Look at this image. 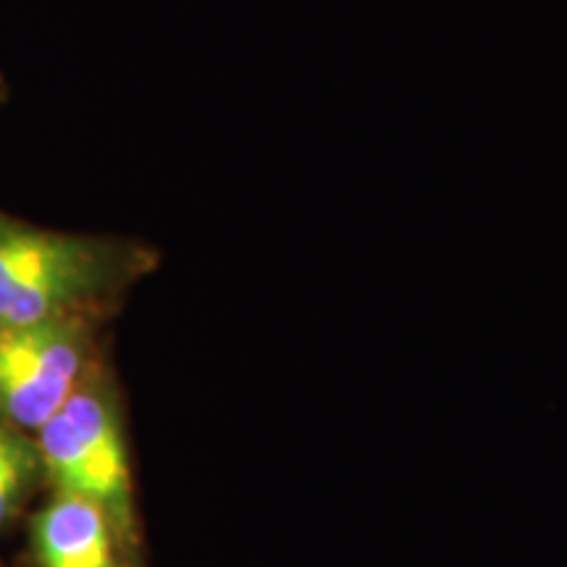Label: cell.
Returning a JSON list of instances; mask_svg holds the SVG:
<instances>
[{"label": "cell", "instance_id": "1", "mask_svg": "<svg viewBox=\"0 0 567 567\" xmlns=\"http://www.w3.org/2000/svg\"><path fill=\"white\" fill-rule=\"evenodd\" d=\"M132 252L101 239L0 216V326L69 316L132 271Z\"/></svg>", "mask_w": 567, "mask_h": 567}, {"label": "cell", "instance_id": "2", "mask_svg": "<svg viewBox=\"0 0 567 567\" xmlns=\"http://www.w3.org/2000/svg\"><path fill=\"white\" fill-rule=\"evenodd\" d=\"M40 455L61 494L97 502L116 528L130 530V457L118 417L103 394L76 389L40 429Z\"/></svg>", "mask_w": 567, "mask_h": 567}, {"label": "cell", "instance_id": "3", "mask_svg": "<svg viewBox=\"0 0 567 567\" xmlns=\"http://www.w3.org/2000/svg\"><path fill=\"white\" fill-rule=\"evenodd\" d=\"M84 329L74 318L0 326V413L24 429H42L76 392Z\"/></svg>", "mask_w": 567, "mask_h": 567}, {"label": "cell", "instance_id": "4", "mask_svg": "<svg viewBox=\"0 0 567 567\" xmlns=\"http://www.w3.org/2000/svg\"><path fill=\"white\" fill-rule=\"evenodd\" d=\"M113 517L76 494H59L34 520V547L45 567H118Z\"/></svg>", "mask_w": 567, "mask_h": 567}, {"label": "cell", "instance_id": "5", "mask_svg": "<svg viewBox=\"0 0 567 567\" xmlns=\"http://www.w3.org/2000/svg\"><path fill=\"white\" fill-rule=\"evenodd\" d=\"M34 473V452L11 429L0 425V526L9 520Z\"/></svg>", "mask_w": 567, "mask_h": 567}]
</instances>
